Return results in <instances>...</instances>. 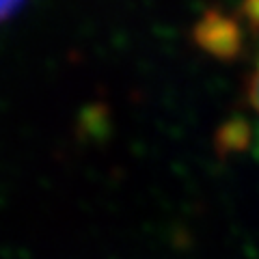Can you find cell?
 I'll return each instance as SVG.
<instances>
[{"label":"cell","mask_w":259,"mask_h":259,"mask_svg":"<svg viewBox=\"0 0 259 259\" xmlns=\"http://www.w3.org/2000/svg\"><path fill=\"white\" fill-rule=\"evenodd\" d=\"M246 102L259 115V56L255 61V67L250 69V74L246 78Z\"/></svg>","instance_id":"1"},{"label":"cell","mask_w":259,"mask_h":259,"mask_svg":"<svg viewBox=\"0 0 259 259\" xmlns=\"http://www.w3.org/2000/svg\"><path fill=\"white\" fill-rule=\"evenodd\" d=\"M24 3H26V0H0V24L13 18V15L22 9Z\"/></svg>","instance_id":"2"}]
</instances>
